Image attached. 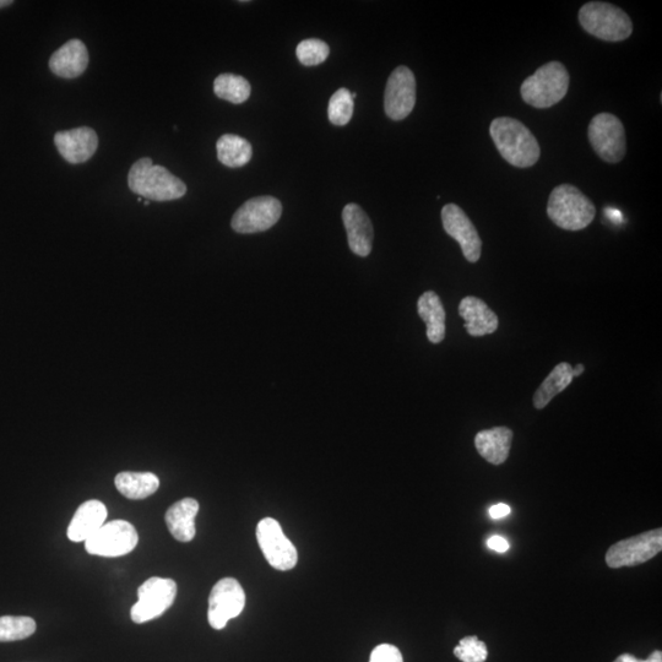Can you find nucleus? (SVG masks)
<instances>
[{
	"label": "nucleus",
	"instance_id": "nucleus-33",
	"mask_svg": "<svg viewBox=\"0 0 662 662\" xmlns=\"http://www.w3.org/2000/svg\"><path fill=\"white\" fill-rule=\"evenodd\" d=\"M487 546L490 547L491 550L499 553H504L509 550V542L501 536L491 537V539L487 541Z\"/></svg>",
	"mask_w": 662,
	"mask_h": 662
},
{
	"label": "nucleus",
	"instance_id": "nucleus-1",
	"mask_svg": "<svg viewBox=\"0 0 662 662\" xmlns=\"http://www.w3.org/2000/svg\"><path fill=\"white\" fill-rule=\"evenodd\" d=\"M490 134L499 154L509 165L518 168L534 166L539 161V141L518 119L499 117L491 123Z\"/></svg>",
	"mask_w": 662,
	"mask_h": 662
},
{
	"label": "nucleus",
	"instance_id": "nucleus-7",
	"mask_svg": "<svg viewBox=\"0 0 662 662\" xmlns=\"http://www.w3.org/2000/svg\"><path fill=\"white\" fill-rule=\"evenodd\" d=\"M177 584L175 580L153 577L138 589V602L130 610L134 623H146L164 615L175 602Z\"/></svg>",
	"mask_w": 662,
	"mask_h": 662
},
{
	"label": "nucleus",
	"instance_id": "nucleus-21",
	"mask_svg": "<svg viewBox=\"0 0 662 662\" xmlns=\"http://www.w3.org/2000/svg\"><path fill=\"white\" fill-rule=\"evenodd\" d=\"M199 512V503L194 498H184L168 508L166 524L177 541L189 542L195 537V517Z\"/></svg>",
	"mask_w": 662,
	"mask_h": 662
},
{
	"label": "nucleus",
	"instance_id": "nucleus-12",
	"mask_svg": "<svg viewBox=\"0 0 662 662\" xmlns=\"http://www.w3.org/2000/svg\"><path fill=\"white\" fill-rule=\"evenodd\" d=\"M282 205L273 197L249 199L233 215L231 226L237 233L264 232L271 229L280 220Z\"/></svg>",
	"mask_w": 662,
	"mask_h": 662
},
{
	"label": "nucleus",
	"instance_id": "nucleus-19",
	"mask_svg": "<svg viewBox=\"0 0 662 662\" xmlns=\"http://www.w3.org/2000/svg\"><path fill=\"white\" fill-rule=\"evenodd\" d=\"M460 317L465 320L464 327L471 336H485L498 329V317L480 298L469 296L460 302Z\"/></svg>",
	"mask_w": 662,
	"mask_h": 662
},
{
	"label": "nucleus",
	"instance_id": "nucleus-5",
	"mask_svg": "<svg viewBox=\"0 0 662 662\" xmlns=\"http://www.w3.org/2000/svg\"><path fill=\"white\" fill-rule=\"evenodd\" d=\"M579 21L589 35L607 42L629 39L633 32L631 18L616 5L590 2L579 10Z\"/></svg>",
	"mask_w": 662,
	"mask_h": 662
},
{
	"label": "nucleus",
	"instance_id": "nucleus-13",
	"mask_svg": "<svg viewBox=\"0 0 662 662\" xmlns=\"http://www.w3.org/2000/svg\"><path fill=\"white\" fill-rule=\"evenodd\" d=\"M416 79L408 67H398L388 79L384 95V110L393 121H403L414 111Z\"/></svg>",
	"mask_w": 662,
	"mask_h": 662
},
{
	"label": "nucleus",
	"instance_id": "nucleus-26",
	"mask_svg": "<svg viewBox=\"0 0 662 662\" xmlns=\"http://www.w3.org/2000/svg\"><path fill=\"white\" fill-rule=\"evenodd\" d=\"M214 92L221 100L241 105L251 96V84L246 78L236 74H221L214 81Z\"/></svg>",
	"mask_w": 662,
	"mask_h": 662
},
{
	"label": "nucleus",
	"instance_id": "nucleus-14",
	"mask_svg": "<svg viewBox=\"0 0 662 662\" xmlns=\"http://www.w3.org/2000/svg\"><path fill=\"white\" fill-rule=\"evenodd\" d=\"M444 230L460 244L461 252L470 263L479 262L482 241L469 216L457 204H447L442 209Z\"/></svg>",
	"mask_w": 662,
	"mask_h": 662
},
{
	"label": "nucleus",
	"instance_id": "nucleus-17",
	"mask_svg": "<svg viewBox=\"0 0 662 662\" xmlns=\"http://www.w3.org/2000/svg\"><path fill=\"white\" fill-rule=\"evenodd\" d=\"M89 64L88 48L80 40H70L52 54L50 69L54 75L74 79L84 74Z\"/></svg>",
	"mask_w": 662,
	"mask_h": 662
},
{
	"label": "nucleus",
	"instance_id": "nucleus-3",
	"mask_svg": "<svg viewBox=\"0 0 662 662\" xmlns=\"http://www.w3.org/2000/svg\"><path fill=\"white\" fill-rule=\"evenodd\" d=\"M547 215L560 229L580 231L594 221L596 208L580 189L572 184H561L548 198Z\"/></svg>",
	"mask_w": 662,
	"mask_h": 662
},
{
	"label": "nucleus",
	"instance_id": "nucleus-6",
	"mask_svg": "<svg viewBox=\"0 0 662 662\" xmlns=\"http://www.w3.org/2000/svg\"><path fill=\"white\" fill-rule=\"evenodd\" d=\"M588 138L595 153L609 164H618L626 155V130L620 119L611 113H599L591 119Z\"/></svg>",
	"mask_w": 662,
	"mask_h": 662
},
{
	"label": "nucleus",
	"instance_id": "nucleus-9",
	"mask_svg": "<svg viewBox=\"0 0 662 662\" xmlns=\"http://www.w3.org/2000/svg\"><path fill=\"white\" fill-rule=\"evenodd\" d=\"M661 550L662 530L655 529L618 541L607 551L606 563L613 569L638 566L658 556Z\"/></svg>",
	"mask_w": 662,
	"mask_h": 662
},
{
	"label": "nucleus",
	"instance_id": "nucleus-30",
	"mask_svg": "<svg viewBox=\"0 0 662 662\" xmlns=\"http://www.w3.org/2000/svg\"><path fill=\"white\" fill-rule=\"evenodd\" d=\"M454 655L463 662H485L488 656L487 645L476 636L465 637L454 649Z\"/></svg>",
	"mask_w": 662,
	"mask_h": 662
},
{
	"label": "nucleus",
	"instance_id": "nucleus-18",
	"mask_svg": "<svg viewBox=\"0 0 662 662\" xmlns=\"http://www.w3.org/2000/svg\"><path fill=\"white\" fill-rule=\"evenodd\" d=\"M107 508L97 499L81 504L68 528V537L73 542H85L105 525Z\"/></svg>",
	"mask_w": 662,
	"mask_h": 662
},
{
	"label": "nucleus",
	"instance_id": "nucleus-25",
	"mask_svg": "<svg viewBox=\"0 0 662 662\" xmlns=\"http://www.w3.org/2000/svg\"><path fill=\"white\" fill-rule=\"evenodd\" d=\"M573 367L567 362H562L553 368V371L548 374L544 383L536 390L534 395V405L536 409H545L551 400L556 395L567 389L573 382Z\"/></svg>",
	"mask_w": 662,
	"mask_h": 662
},
{
	"label": "nucleus",
	"instance_id": "nucleus-34",
	"mask_svg": "<svg viewBox=\"0 0 662 662\" xmlns=\"http://www.w3.org/2000/svg\"><path fill=\"white\" fill-rule=\"evenodd\" d=\"M510 513H512V509L507 504H496L490 508V515L493 519L506 518Z\"/></svg>",
	"mask_w": 662,
	"mask_h": 662
},
{
	"label": "nucleus",
	"instance_id": "nucleus-10",
	"mask_svg": "<svg viewBox=\"0 0 662 662\" xmlns=\"http://www.w3.org/2000/svg\"><path fill=\"white\" fill-rule=\"evenodd\" d=\"M257 540L263 555L271 567L278 571H290L298 562L295 545L282 530L278 520L264 518L257 526Z\"/></svg>",
	"mask_w": 662,
	"mask_h": 662
},
{
	"label": "nucleus",
	"instance_id": "nucleus-23",
	"mask_svg": "<svg viewBox=\"0 0 662 662\" xmlns=\"http://www.w3.org/2000/svg\"><path fill=\"white\" fill-rule=\"evenodd\" d=\"M115 484L119 493L128 499H145L159 490L160 480L151 472H121Z\"/></svg>",
	"mask_w": 662,
	"mask_h": 662
},
{
	"label": "nucleus",
	"instance_id": "nucleus-16",
	"mask_svg": "<svg viewBox=\"0 0 662 662\" xmlns=\"http://www.w3.org/2000/svg\"><path fill=\"white\" fill-rule=\"evenodd\" d=\"M343 221L351 251L360 257L370 255L374 237L370 217L361 206L351 203L343 210Z\"/></svg>",
	"mask_w": 662,
	"mask_h": 662
},
{
	"label": "nucleus",
	"instance_id": "nucleus-36",
	"mask_svg": "<svg viewBox=\"0 0 662 662\" xmlns=\"http://www.w3.org/2000/svg\"><path fill=\"white\" fill-rule=\"evenodd\" d=\"M12 0H0V9L7 8L9 5H12Z\"/></svg>",
	"mask_w": 662,
	"mask_h": 662
},
{
	"label": "nucleus",
	"instance_id": "nucleus-11",
	"mask_svg": "<svg viewBox=\"0 0 662 662\" xmlns=\"http://www.w3.org/2000/svg\"><path fill=\"white\" fill-rule=\"evenodd\" d=\"M246 606V593L238 580L224 578L214 585L209 596L208 620L211 627L221 631L227 622L241 615Z\"/></svg>",
	"mask_w": 662,
	"mask_h": 662
},
{
	"label": "nucleus",
	"instance_id": "nucleus-2",
	"mask_svg": "<svg viewBox=\"0 0 662 662\" xmlns=\"http://www.w3.org/2000/svg\"><path fill=\"white\" fill-rule=\"evenodd\" d=\"M128 186L134 194L154 202H171L187 193L182 179L173 176L167 168L155 165L149 157L138 160L130 168Z\"/></svg>",
	"mask_w": 662,
	"mask_h": 662
},
{
	"label": "nucleus",
	"instance_id": "nucleus-22",
	"mask_svg": "<svg viewBox=\"0 0 662 662\" xmlns=\"http://www.w3.org/2000/svg\"><path fill=\"white\" fill-rule=\"evenodd\" d=\"M417 311L427 327V338L432 344H441L446 338V311L436 292L427 291L417 302Z\"/></svg>",
	"mask_w": 662,
	"mask_h": 662
},
{
	"label": "nucleus",
	"instance_id": "nucleus-29",
	"mask_svg": "<svg viewBox=\"0 0 662 662\" xmlns=\"http://www.w3.org/2000/svg\"><path fill=\"white\" fill-rule=\"evenodd\" d=\"M330 48L324 41L317 39L305 40L297 46L296 56L306 67H314L327 61Z\"/></svg>",
	"mask_w": 662,
	"mask_h": 662
},
{
	"label": "nucleus",
	"instance_id": "nucleus-4",
	"mask_svg": "<svg viewBox=\"0 0 662 662\" xmlns=\"http://www.w3.org/2000/svg\"><path fill=\"white\" fill-rule=\"evenodd\" d=\"M569 73L561 62L542 65L526 79L520 89L523 100L535 108H550L560 103L569 89Z\"/></svg>",
	"mask_w": 662,
	"mask_h": 662
},
{
	"label": "nucleus",
	"instance_id": "nucleus-27",
	"mask_svg": "<svg viewBox=\"0 0 662 662\" xmlns=\"http://www.w3.org/2000/svg\"><path fill=\"white\" fill-rule=\"evenodd\" d=\"M36 632V622L26 616L0 617V642H16Z\"/></svg>",
	"mask_w": 662,
	"mask_h": 662
},
{
	"label": "nucleus",
	"instance_id": "nucleus-35",
	"mask_svg": "<svg viewBox=\"0 0 662 662\" xmlns=\"http://www.w3.org/2000/svg\"><path fill=\"white\" fill-rule=\"evenodd\" d=\"M584 371H585V367H584V365H577V366H575V367L573 368V376H574V378H575V377L582 376V374L584 373Z\"/></svg>",
	"mask_w": 662,
	"mask_h": 662
},
{
	"label": "nucleus",
	"instance_id": "nucleus-37",
	"mask_svg": "<svg viewBox=\"0 0 662 662\" xmlns=\"http://www.w3.org/2000/svg\"><path fill=\"white\" fill-rule=\"evenodd\" d=\"M149 204H150L149 200H146V202H144L145 206H148Z\"/></svg>",
	"mask_w": 662,
	"mask_h": 662
},
{
	"label": "nucleus",
	"instance_id": "nucleus-24",
	"mask_svg": "<svg viewBox=\"0 0 662 662\" xmlns=\"http://www.w3.org/2000/svg\"><path fill=\"white\" fill-rule=\"evenodd\" d=\"M217 159L231 168L243 167L251 161L253 149L248 140L236 134H225L217 140Z\"/></svg>",
	"mask_w": 662,
	"mask_h": 662
},
{
	"label": "nucleus",
	"instance_id": "nucleus-31",
	"mask_svg": "<svg viewBox=\"0 0 662 662\" xmlns=\"http://www.w3.org/2000/svg\"><path fill=\"white\" fill-rule=\"evenodd\" d=\"M370 662H404V659L394 645L381 644L372 651Z\"/></svg>",
	"mask_w": 662,
	"mask_h": 662
},
{
	"label": "nucleus",
	"instance_id": "nucleus-32",
	"mask_svg": "<svg viewBox=\"0 0 662 662\" xmlns=\"http://www.w3.org/2000/svg\"><path fill=\"white\" fill-rule=\"evenodd\" d=\"M613 662H662V653L660 650H655L647 660H639L631 654H622Z\"/></svg>",
	"mask_w": 662,
	"mask_h": 662
},
{
	"label": "nucleus",
	"instance_id": "nucleus-28",
	"mask_svg": "<svg viewBox=\"0 0 662 662\" xmlns=\"http://www.w3.org/2000/svg\"><path fill=\"white\" fill-rule=\"evenodd\" d=\"M354 116V100L347 89H339L329 101L328 117L334 126L344 127Z\"/></svg>",
	"mask_w": 662,
	"mask_h": 662
},
{
	"label": "nucleus",
	"instance_id": "nucleus-20",
	"mask_svg": "<svg viewBox=\"0 0 662 662\" xmlns=\"http://www.w3.org/2000/svg\"><path fill=\"white\" fill-rule=\"evenodd\" d=\"M513 432L507 427H495L492 430L476 434L475 446L477 452L488 463L502 465L509 457L512 447Z\"/></svg>",
	"mask_w": 662,
	"mask_h": 662
},
{
	"label": "nucleus",
	"instance_id": "nucleus-8",
	"mask_svg": "<svg viewBox=\"0 0 662 662\" xmlns=\"http://www.w3.org/2000/svg\"><path fill=\"white\" fill-rule=\"evenodd\" d=\"M138 542L139 535L132 524L126 520H113L86 540L85 548L90 555L121 557L132 552Z\"/></svg>",
	"mask_w": 662,
	"mask_h": 662
},
{
	"label": "nucleus",
	"instance_id": "nucleus-15",
	"mask_svg": "<svg viewBox=\"0 0 662 662\" xmlns=\"http://www.w3.org/2000/svg\"><path fill=\"white\" fill-rule=\"evenodd\" d=\"M54 144L69 164H84L95 155L99 146V137L94 129L80 127L54 135Z\"/></svg>",
	"mask_w": 662,
	"mask_h": 662
}]
</instances>
